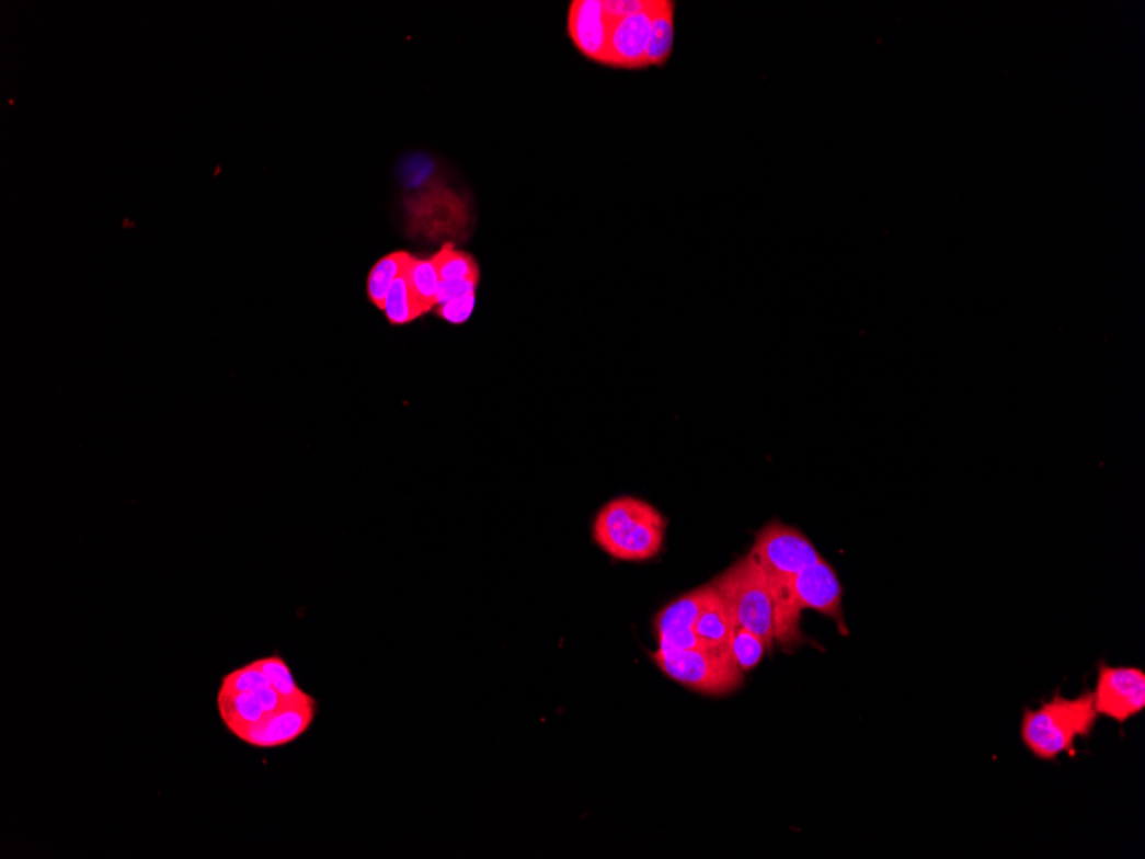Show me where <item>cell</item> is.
I'll list each match as a JSON object with an SVG mask.
<instances>
[{"instance_id":"obj_1","label":"cell","mask_w":1145,"mask_h":859,"mask_svg":"<svg viewBox=\"0 0 1145 859\" xmlns=\"http://www.w3.org/2000/svg\"><path fill=\"white\" fill-rule=\"evenodd\" d=\"M748 554L760 566L774 592L777 640L780 643L803 640L789 609V585L798 573L822 558L818 549L799 528L774 520L756 534Z\"/></svg>"},{"instance_id":"obj_2","label":"cell","mask_w":1145,"mask_h":859,"mask_svg":"<svg viewBox=\"0 0 1145 859\" xmlns=\"http://www.w3.org/2000/svg\"><path fill=\"white\" fill-rule=\"evenodd\" d=\"M667 518L640 497L621 496L598 509L592 536L595 545L619 561H649L664 546Z\"/></svg>"},{"instance_id":"obj_3","label":"cell","mask_w":1145,"mask_h":859,"mask_svg":"<svg viewBox=\"0 0 1145 859\" xmlns=\"http://www.w3.org/2000/svg\"><path fill=\"white\" fill-rule=\"evenodd\" d=\"M1095 694L1084 691L1075 698L1056 695L1040 709L1023 710V745L1040 760H1056L1062 753L1072 752L1077 737H1089L1098 724Z\"/></svg>"},{"instance_id":"obj_4","label":"cell","mask_w":1145,"mask_h":859,"mask_svg":"<svg viewBox=\"0 0 1145 859\" xmlns=\"http://www.w3.org/2000/svg\"><path fill=\"white\" fill-rule=\"evenodd\" d=\"M712 585L729 607L734 627L760 637L770 652L777 640L776 599L755 560L746 554L717 576Z\"/></svg>"},{"instance_id":"obj_5","label":"cell","mask_w":1145,"mask_h":859,"mask_svg":"<svg viewBox=\"0 0 1145 859\" xmlns=\"http://www.w3.org/2000/svg\"><path fill=\"white\" fill-rule=\"evenodd\" d=\"M650 657L665 676L697 694L722 697L736 691L744 682V674L725 651L698 646L682 652L655 651Z\"/></svg>"},{"instance_id":"obj_6","label":"cell","mask_w":1145,"mask_h":859,"mask_svg":"<svg viewBox=\"0 0 1145 859\" xmlns=\"http://www.w3.org/2000/svg\"><path fill=\"white\" fill-rule=\"evenodd\" d=\"M843 597V584L837 572L823 558L804 568L789 585V609L795 625H799L801 612L811 609L834 619L840 633L849 635L844 619Z\"/></svg>"},{"instance_id":"obj_7","label":"cell","mask_w":1145,"mask_h":859,"mask_svg":"<svg viewBox=\"0 0 1145 859\" xmlns=\"http://www.w3.org/2000/svg\"><path fill=\"white\" fill-rule=\"evenodd\" d=\"M1092 694L1098 715L1125 724L1145 709V673L1138 667L1099 664Z\"/></svg>"},{"instance_id":"obj_8","label":"cell","mask_w":1145,"mask_h":859,"mask_svg":"<svg viewBox=\"0 0 1145 859\" xmlns=\"http://www.w3.org/2000/svg\"><path fill=\"white\" fill-rule=\"evenodd\" d=\"M316 718V700L311 695L288 700L282 709L270 712L256 724L245 725L233 736L256 748H278L299 740Z\"/></svg>"},{"instance_id":"obj_9","label":"cell","mask_w":1145,"mask_h":859,"mask_svg":"<svg viewBox=\"0 0 1145 859\" xmlns=\"http://www.w3.org/2000/svg\"><path fill=\"white\" fill-rule=\"evenodd\" d=\"M661 0L646 11L638 12L633 16L616 21L610 26L609 44H607L606 59L604 64L609 68L646 69V54H649L650 36H652V21L654 12Z\"/></svg>"},{"instance_id":"obj_10","label":"cell","mask_w":1145,"mask_h":859,"mask_svg":"<svg viewBox=\"0 0 1145 859\" xmlns=\"http://www.w3.org/2000/svg\"><path fill=\"white\" fill-rule=\"evenodd\" d=\"M610 21L603 0H573L568 11V35L580 54L604 64L609 44Z\"/></svg>"},{"instance_id":"obj_11","label":"cell","mask_w":1145,"mask_h":859,"mask_svg":"<svg viewBox=\"0 0 1145 859\" xmlns=\"http://www.w3.org/2000/svg\"><path fill=\"white\" fill-rule=\"evenodd\" d=\"M734 628L736 627H734V621H732L729 607L725 606L724 599L719 596V592L710 584L709 597L705 600L700 616H698L697 623H695V633H697L698 639L707 649L729 652V643H731Z\"/></svg>"},{"instance_id":"obj_12","label":"cell","mask_w":1145,"mask_h":859,"mask_svg":"<svg viewBox=\"0 0 1145 859\" xmlns=\"http://www.w3.org/2000/svg\"><path fill=\"white\" fill-rule=\"evenodd\" d=\"M417 256L407 251H394L376 261L367 275V297L379 311L385 309L386 297L390 294L394 282L415 263Z\"/></svg>"},{"instance_id":"obj_13","label":"cell","mask_w":1145,"mask_h":859,"mask_svg":"<svg viewBox=\"0 0 1145 859\" xmlns=\"http://www.w3.org/2000/svg\"><path fill=\"white\" fill-rule=\"evenodd\" d=\"M676 39V2L661 0L652 21L646 68H664L669 62Z\"/></svg>"},{"instance_id":"obj_14","label":"cell","mask_w":1145,"mask_h":859,"mask_svg":"<svg viewBox=\"0 0 1145 859\" xmlns=\"http://www.w3.org/2000/svg\"><path fill=\"white\" fill-rule=\"evenodd\" d=\"M218 712L230 733L245 725L256 724L266 715L260 698L245 691H220L217 695Z\"/></svg>"},{"instance_id":"obj_15","label":"cell","mask_w":1145,"mask_h":859,"mask_svg":"<svg viewBox=\"0 0 1145 859\" xmlns=\"http://www.w3.org/2000/svg\"><path fill=\"white\" fill-rule=\"evenodd\" d=\"M709 592L710 584H707L703 585V587L695 588V591L688 592L685 596L677 597L673 603L667 604V606L655 616V631L662 633V631L695 628L698 616H700L701 607H703L705 600L709 597Z\"/></svg>"},{"instance_id":"obj_16","label":"cell","mask_w":1145,"mask_h":859,"mask_svg":"<svg viewBox=\"0 0 1145 859\" xmlns=\"http://www.w3.org/2000/svg\"><path fill=\"white\" fill-rule=\"evenodd\" d=\"M410 268L394 282L390 294L386 297L382 312H385L386 320L390 321V324H393V327H403V324L412 323V321L419 320L421 316H424L425 312H430L425 309L424 303L419 300V297L415 296L414 287L410 284Z\"/></svg>"},{"instance_id":"obj_17","label":"cell","mask_w":1145,"mask_h":859,"mask_svg":"<svg viewBox=\"0 0 1145 859\" xmlns=\"http://www.w3.org/2000/svg\"><path fill=\"white\" fill-rule=\"evenodd\" d=\"M437 273L442 280H473L481 282V270L476 257L469 253L458 251L451 242L443 245L433 256Z\"/></svg>"},{"instance_id":"obj_18","label":"cell","mask_w":1145,"mask_h":859,"mask_svg":"<svg viewBox=\"0 0 1145 859\" xmlns=\"http://www.w3.org/2000/svg\"><path fill=\"white\" fill-rule=\"evenodd\" d=\"M767 651L764 640L752 631L744 630V628H734L732 631L729 654L734 664L740 667L741 673L746 674L758 667Z\"/></svg>"},{"instance_id":"obj_19","label":"cell","mask_w":1145,"mask_h":859,"mask_svg":"<svg viewBox=\"0 0 1145 859\" xmlns=\"http://www.w3.org/2000/svg\"><path fill=\"white\" fill-rule=\"evenodd\" d=\"M410 284L414 287L415 296L419 297L425 309H431L437 306V293H439V273H437L436 264H434L433 257H425L421 260L417 257L415 263L412 264V268L409 272Z\"/></svg>"},{"instance_id":"obj_20","label":"cell","mask_w":1145,"mask_h":859,"mask_svg":"<svg viewBox=\"0 0 1145 859\" xmlns=\"http://www.w3.org/2000/svg\"><path fill=\"white\" fill-rule=\"evenodd\" d=\"M254 666L260 667L266 676H268L272 685L275 686V690L279 695H284L285 698H300L304 697L306 691L297 685L291 674L290 667L285 663L284 658L279 655H270V657L257 658L252 661Z\"/></svg>"},{"instance_id":"obj_21","label":"cell","mask_w":1145,"mask_h":859,"mask_svg":"<svg viewBox=\"0 0 1145 859\" xmlns=\"http://www.w3.org/2000/svg\"><path fill=\"white\" fill-rule=\"evenodd\" d=\"M263 686L273 685L268 676L260 667L251 663L232 671V673L225 674L224 679H221L220 691H245V694H251V691L263 688Z\"/></svg>"},{"instance_id":"obj_22","label":"cell","mask_w":1145,"mask_h":859,"mask_svg":"<svg viewBox=\"0 0 1145 859\" xmlns=\"http://www.w3.org/2000/svg\"><path fill=\"white\" fill-rule=\"evenodd\" d=\"M659 649L661 652L691 651L703 646V643L695 633V628H682V630H669L657 633Z\"/></svg>"},{"instance_id":"obj_23","label":"cell","mask_w":1145,"mask_h":859,"mask_svg":"<svg viewBox=\"0 0 1145 859\" xmlns=\"http://www.w3.org/2000/svg\"><path fill=\"white\" fill-rule=\"evenodd\" d=\"M473 308H476V294H470V296L453 299L449 302L437 306L436 314L448 321V323L463 324L465 321H469Z\"/></svg>"},{"instance_id":"obj_24","label":"cell","mask_w":1145,"mask_h":859,"mask_svg":"<svg viewBox=\"0 0 1145 859\" xmlns=\"http://www.w3.org/2000/svg\"><path fill=\"white\" fill-rule=\"evenodd\" d=\"M604 12H606L607 20L610 21V26L616 21L625 20V18L633 16L638 12L646 11L655 4V0H603Z\"/></svg>"},{"instance_id":"obj_25","label":"cell","mask_w":1145,"mask_h":859,"mask_svg":"<svg viewBox=\"0 0 1145 859\" xmlns=\"http://www.w3.org/2000/svg\"><path fill=\"white\" fill-rule=\"evenodd\" d=\"M477 287H479V282L442 280V284H439V293H437V306H442V303L449 302V300L453 299H460V297L476 294Z\"/></svg>"}]
</instances>
